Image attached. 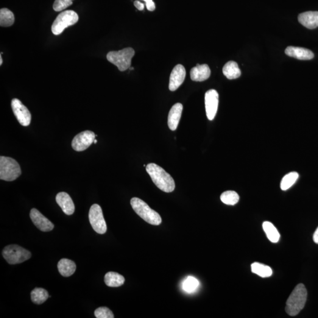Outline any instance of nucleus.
<instances>
[{"mask_svg":"<svg viewBox=\"0 0 318 318\" xmlns=\"http://www.w3.org/2000/svg\"><path fill=\"white\" fill-rule=\"evenodd\" d=\"M146 171L151 177L155 185L166 193H171L175 189L174 178L164 170L155 163H150L146 166Z\"/></svg>","mask_w":318,"mask_h":318,"instance_id":"obj_1","label":"nucleus"},{"mask_svg":"<svg viewBox=\"0 0 318 318\" xmlns=\"http://www.w3.org/2000/svg\"><path fill=\"white\" fill-rule=\"evenodd\" d=\"M307 291L302 283L298 284L286 301L285 311L290 316H296L305 305Z\"/></svg>","mask_w":318,"mask_h":318,"instance_id":"obj_2","label":"nucleus"},{"mask_svg":"<svg viewBox=\"0 0 318 318\" xmlns=\"http://www.w3.org/2000/svg\"><path fill=\"white\" fill-rule=\"evenodd\" d=\"M133 210L145 222L150 225L158 226L161 224V218L158 212L149 207V206L138 197H133L130 201Z\"/></svg>","mask_w":318,"mask_h":318,"instance_id":"obj_3","label":"nucleus"},{"mask_svg":"<svg viewBox=\"0 0 318 318\" xmlns=\"http://www.w3.org/2000/svg\"><path fill=\"white\" fill-rule=\"evenodd\" d=\"M135 54V50L128 47L120 51L110 52L107 54L109 62L118 67L120 71H124L130 68L132 59Z\"/></svg>","mask_w":318,"mask_h":318,"instance_id":"obj_4","label":"nucleus"},{"mask_svg":"<svg viewBox=\"0 0 318 318\" xmlns=\"http://www.w3.org/2000/svg\"><path fill=\"white\" fill-rule=\"evenodd\" d=\"M21 174V167L15 159L5 156L0 157V179L11 182Z\"/></svg>","mask_w":318,"mask_h":318,"instance_id":"obj_5","label":"nucleus"},{"mask_svg":"<svg viewBox=\"0 0 318 318\" xmlns=\"http://www.w3.org/2000/svg\"><path fill=\"white\" fill-rule=\"evenodd\" d=\"M2 256L8 264L15 265L29 260L32 253L18 245H10L4 247Z\"/></svg>","mask_w":318,"mask_h":318,"instance_id":"obj_6","label":"nucleus"},{"mask_svg":"<svg viewBox=\"0 0 318 318\" xmlns=\"http://www.w3.org/2000/svg\"><path fill=\"white\" fill-rule=\"evenodd\" d=\"M79 16L72 10L65 11L57 17L52 26L53 35H60L66 28L72 26L79 21Z\"/></svg>","mask_w":318,"mask_h":318,"instance_id":"obj_7","label":"nucleus"},{"mask_svg":"<svg viewBox=\"0 0 318 318\" xmlns=\"http://www.w3.org/2000/svg\"><path fill=\"white\" fill-rule=\"evenodd\" d=\"M88 217L94 231L101 235L106 232L107 225L103 216L102 209L99 205L94 204L91 206Z\"/></svg>","mask_w":318,"mask_h":318,"instance_id":"obj_8","label":"nucleus"},{"mask_svg":"<svg viewBox=\"0 0 318 318\" xmlns=\"http://www.w3.org/2000/svg\"><path fill=\"white\" fill-rule=\"evenodd\" d=\"M94 132L90 130L84 131L74 137L72 141V147L75 151L82 152L90 147L96 138Z\"/></svg>","mask_w":318,"mask_h":318,"instance_id":"obj_9","label":"nucleus"},{"mask_svg":"<svg viewBox=\"0 0 318 318\" xmlns=\"http://www.w3.org/2000/svg\"><path fill=\"white\" fill-rule=\"evenodd\" d=\"M12 107L14 114L19 124L23 126H28L32 121V115L30 111L20 100L14 99L12 101Z\"/></svg>","mask_w":318,"mask_h":318,"instance_id":"obj_10","label":"nucleus"},{"mask_svg":"<svg viewBox=\"0 0 318 318\" xmlns=\"http://www.w3.org/2000/svg\"><path fill=\"white\" fill-rule=\"evenodd\" d=\"M206 116L209 121L215 118L219 105V94L212 89L206 92L205 97Z\"/></svg>","mask_w":318,"mask_h":318,"instance_id":"obj_11","label":"nucleus"},{"mask_svg":"<svg viewBox=\"0 0 318 318\" xmlns=\"http://www.w3.org/2000/svg\"><path fill=\"white\" fill-rule=\"evenodd\" d=\"M30 216L33 224L41 231H49L54 229V226L53 223L43 215L37 209H32Z\"/></svg>","mask_w":318,"mask_h":318,"instance_id":"obj_12","label":"nucleus"},{"mask_svg":"<svg viewBox=\"0 0 318 318\" xmlns=\"http://www.w3.org/2000/svg\"><path fill=\"white\" fill-rule=\"evenodd\" d=\"M186 70L182 65L176 66L171 72L169 81V90L174 91L182 85L186 77Z\"/></svg>","mask_w":318,"mask_h":318,"instance_id":"obj_13","label":"nucleus"},{"mask_svg":"<svg viewBox=\"0 0 318 318\" xmlns=\"http://www.w3.org/2000/svg\"><path fill=\"white\" fill-rule=\"evenodd\" d=\"M285 54L301 60H309L314 57L313 52L302 47L289 46L285 50Z\"/></svg>","mask_w":318,"mask_h":318,"instance_id":"obj_14","label":"nucleus"},{"mask_svg":"<svg viewBox=\"0 0 318 318\" xmlns=\"http://www.w3.org/2000/svg\"><path fill=\"white\" fill-rule=\"evenodd\" d=\"M55 200L57 204L62 209L67 215H71L74 213L75 206L69 194L66 192H60L57 194Z\"/></svg>","mask_w":318,"mask_h":318,"instance_id":"obj_15","label":"nucleus"},{"mask_svg":"<svg viewBox=\"0 0 318 318\" xmlns=\"http://www.w3.org/2000/svg\"><path fill=\"white\" fill-rule=\"evenodd\" d=\"M183 111V105L178 103L172 106L168 116V126L172 131L177 130Z\"/></svg>","mask_w":318,"mask_h":318,"instance_id":"obj_16","label":"nucleus"},{"mask_svg":"<svg viewBox=\"0 0 318 318\" xmlns=\"http://www.w3.org/2000/svg\"><path fill=\"white\" fill-rule=\"evenodd\" d=\"M298 21L308 29H315L318 27V12H306L300 14Z\"/></svg>","mask_w":318,"mask_h":318,"instance_id":"obj_17","label":"nucleus"},{"mask_svg":"<svg viewBox=\"0 0 318 318\" xmlns=\"http://www.w3.org/2000/svg\"><path fill=\"white\" fill-rule=\"evenodd\" d=\"M211 71L207 65H200L197 64L196 67L191 71V79L194 82H203L208 80L211 76Z\"/></svg>","mask_w":318,"mask_h":318,"instance_id":"obj_18","label":"nucleus"},{"mask_svg":"<svg viewBox=\"0 0 318 318\" xmlns=\"http://www.w3.org/2000/svg\"><path fill=\"white\" fill-rule=\"evenodd\" d=\"M58 270L64 277H71L76 271V265L68 259H62L58 262Z\"/></svg>","mask_w":318,"mask_h":318,"instance_id":"obj_19","label":"nucleus"},{"mask_svg":"<svg viewBox=\"0 0 318 318\" xmlns=\"http://www.w3.org/2000/svg\"><path fill=\"white\" fill-rule=\"evenodd\" d=\"M223 73L228 79L233 80L241 76V71L235 61H230L223 68Z\"/></svg>","mask_w":318,"mask_h":318,"instance_id":"obj_20","label":"nucleus"},{"mask_svg":"<svg viewBox=\"0 0 318 318\" xmlns=\"http://www.w3.org/2000/svg\"><path fill=\"white\" fill-rule=\"evenodd\" d=\"M125 279L118 273L109 272L105 275V283L106 285L111 288H117L124 284Z\"/></svg>","mask_w":318,"mask_h":318,"instance_id":"obj_21","label":"nucleus"},{"mask_svg":"<svg viewBox=\"0 0 318 318\" xmlns=\"http://www.w3.org/2000/svg\"><path fill=\"white\" fill-rule=\"evenodd\" d=\"M251 270L255 274L262 278H268L272 275V270L267 265L255 262L251 265Z\"/></svg>","mask_w":318,"mask_h":318,"instance_id":"obj_22","label":"nucleus"},{"mask_svg":"<svg viewBox=\"0 0 318 318\" xmlns=\"http://www.w3.org/2000/svg\"><path fill=\"white\" fill-rule=\"evenodd\" d=\"M263 229L267 238L272 243H277L280 239V234L277 229L272 223L265 222L263 224Z\"/></svg>","mask_w":318,"mask_h":318,"instance_id":"obj_23","label":"nucleus"},{"mask_svg":"<svg viewBox=\"0 0 318 318\" xmlns=\"http://www.w3.org/2000/svg\"><path fill=\"white\" fill-rule=\"evenodd\" d=\"M15 16L7 8H1L0 10V26L4 27L12 26L15 23Z\"/></svg>","mask_w":318,"mask_h":318,"instance_id":"obj_24","label":"nucleus"},{"mask_svg":"<svg viewBox=\"0 0 318 318\" xmlns=\"http://www.w3.org/2000/svg\"><path fill=\"white\" fill-rule=\"evenodd\" d=\"M49 298L48 292L43 288H36L31 292V298L33 302L37 305H41L46 302Z\"/></svg>","mask_w":318,"mask_h":318,"instance_id":"obj_25","label":"nucleus"},{"mask_svg":"<svg viewBox=\"0 0 318 318\" xmlns=\"http://www.w3.org/2000/svg\"><path fill=\"white\" fill-rule=\"evenodd\" d=\"M299 178V174L297 172H293L286 175L283 178L281 182V189L283 191H286L294 185Z\"/></svg>","mask_w":318,"mask_h":318,"instance_id":"obj_26","label":"nucleus"},{"mask_svg":"<svg viewBox=\"0 0 318 318\" xmlns=\"http://www.w3.org/2000/svg\"><path fill=\"white\" fill-rule=\"evenodd\" d=\"M220 200L226 205H235L239 202V196L235 191H226L220 196Z\"/></svg>","mask_w":318,"mask_h":318,"instance_id":"obj_27","label":"nucleus"},{"mask_svg":"<svg viewBox=\"0 0 318 318\" xmlns=\"http://www.w3.org/2000/svg\"><path fill=\"white\" fill-rule=\"evenodd\" d=\"M199 286V282L196 278L192 277H188L184 280L182 283V289L189 294L194 292L196 291Z\"/></svg>","mask_w":318,"mask_h":318,"instance_id":"obj_28","label":"nucleus"},{"mask_svg":"<svg viewBox=\"0 0 318 318\" xmlns=\"http://www.w3.org/2000/svg\"><path fill=\"white\" fill-rule=\"evenodd\" d=\"M94 315L97 318H113L112 311L107 307H100L94 311Z\"/></svg>","mask_w":318,"mask_h":318,"instance_id":"obj_29","label":"nucleus"},{"mask_svg":"<svg viewBox=\"0 0 318 318\" xmlns=\"http://www.w3.org/2000/svg\"><path fill=\"white\" fill-rule=\"evenodd\" d=\"M73 0H55L53 4V9L55 12H61L72 4Z\"/></svg>","mask_w":318,"mask_h":318,"instance_id":"obj_30","label":"nucleus"},{"mask_svg":"<svg viewBox=\"0 0 318 318\" xmlns=\"http://www.w3.org/2000/svg\"><path fill=\"white\" fill-rule=\"evenodd\" d=\"M143 1L146 2L147 9L150 12H153L155 10V4L153 0H143Z\"/></svg>","mask_w":318,"mask_h":318,"instance_id":"obj_31","label":"nucleus"},{"mask_svg":"<svg viewBox=\"0 0 318 318\" xmlns=\"http://www.w3.org/2000/svg\"><path fill=\"white\" fill-rule=\"evenodd\" d=\"M134 5H135L137 9H138L139 10L142 11L144 10V4L141 3V2L139 1H135L134 2Z\"/></svg>","mask_w":318,"mask_h":318,"instance_id":"obj_32","label":"nucleus"},{"mask_svg":"<svg viewBox=\"0 0 318 318\" xmlns=\"http://www.w3.org/2000/svg\"><path fill=\"white\" fill-rule=\"evenodd\" d=\"M313 239L315 243H316L317 244H318V228L317 229V230H315V233L313 236Z\"/></svg>","mask_w":318,"mask_h":318,"instance_id":"obj_33","label":"nucleus"},{"mask_svg":"<svg viewBox=\"0 0 318 318\" xmlns=\"http://www.w3.org/2000/svg\"><path fill=\"white\" fill-rule=\"evenodd\" d=\"M2 64V58L1 54L0 55V66H1Z\"/></svg>","mask_w":318,"mask_h":318,"instance_id":"obj_34","label":"nucleus"},{"mask_svg":"<svg viewBox=\"0 0 318 318\" xmlns=\"http://www.w3.org/2000/svg\"><path fill=\"white\" fill-rule=\"evenodd\" d=\"M97 143V141L96 140V139H95V140L94 141V143Z\"/></svg>","mask_w":318,"mask_h":318,"instance_id":"obj_35","label":"nucleus"},{"mask_svg":"<svg viewBox=\"0 0 318 318\" xmlns=\"http://www.w3.org/2000/svg\"><path fill=\"white\" fill-rule=\"evenodd\" d=\"M130 70H131V71H133V68H130Z\"/></svg>","mask_w":318,"mask_h":318,"instance_id":"obj_36","label":"nucleus"}]
</instances>
